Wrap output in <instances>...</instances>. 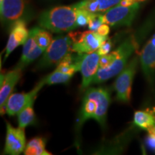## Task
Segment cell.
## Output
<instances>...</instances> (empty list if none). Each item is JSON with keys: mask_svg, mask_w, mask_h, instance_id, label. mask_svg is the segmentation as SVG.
<instances>
[{"mask_svg": "<svg viewBox=\"0 0 155 155\" xmlns=\"http://www.w3.org/2000/svg\"><path fill=\"white\" fill-rule=\"evenodd\" d=\"M73 75L71 73H65L55 70L53 73H50L47 76L44 78L46 85H55V84H66L71 81Z\"/></svg>", "mask_w": 155, "mask_h": 155, "instance_id": "d6986e66", "label": "cell"}, {"mask_svg": "<svg viewBox=\"0 0 155 155\" xmlns=\"http://www.w3.org/2000/svg\"><path fill=\"white\" fill-rule=\"evenodd\" d=\"M136 2L135 0H121V2L119 5L124 6V7H130V6L134 5Z\"/></svg>", "mask_w": 155, "mask_h": 155, "instance_id": "f1b7e54d", "label": "cell"}, {"mask_svg": "<svg viewBox=\"0 0 155 155\" xmlns=\"http://www.w3.org/2000/svg\"><path fill=\"white\" fill-rule=\"evenodd\" d=\"M49 1H50V0H49Z\"/></svg>", "mask_w": 155, "mask_h": 155, "instance_id": "1f68e13d", "label": "cell"}, {"mask_svg": "<svg viewBox=\"0 0 155 155\" xmlns=\"http://www.w3.org/2000/svg\"><path fill=\"white\" fill-rule=\"evenodd\" d=\"M0 12L2 24L11 28L17 20L28 18L30 8L27 0H0Z\"/></svg>", "mask_w": 155, "mask_h": 155, "instance_id": "52a82bcc", "label": "cell"}, {"mask_svg": "<svg viewBox=\"0 0 155 155\" xmlns=\"http://www.w3.org/2000/svg\"><path fill=\"white\" fill-rule=\"evenodd\" d=\"M44 51H45L44 49H42V48L39 47L38 45H37L36 47L34 49L26 56V58H25L24 59L20 60V61H19L18 64H17L15 68L23 70L25 67L28 66V65H30L32 62L35 61L37 58L40 57V56L42 55V53H44Z\"/></svg>", "mask_w": 155, "mask_h": 155, "instance_id": "44dd1931", "label": "cell"}, {"mask_svg": "<svg viewBox=\"0 0 155 155\" xmlns=\"http://www.w3.org/2000/svg\"><path fill=\"white\" fill-rule=\"evenodd\" d=\"M116 58V55L115 51L110 52L109 53L106 55H101L99 61V68H104L109 66L113 62L115 61Z\"/></svg>", "mask_w": 155, "mask_h": 155, "instance_id": "d4e9b609", "label": "cell"}, {"mask_svg": "<svg viewBox=\"0 0 155 155\" xmlns=\"http://www.w3.org/2000/svg\"><path fill=\"white\" fill-rule=\"evenodd\" d=\"M26 137L25 129L15 128L9 123L7 124L5 154L10 155H18L23 152L26 147Z\"/></svg>", "mask_w": 155, "mask_h": 155, "instance_id": "8fae6325", "label": "cell"}, {"mask_svg": "<svg viewBox=\"0 0 155 155\" xmlns=\"http://www.w3.org/2000/svg\"><path fill=\"white\" fill-rule=\"evenodd\" d=\"M45 85H46L45 81L42 78L30 91L12 94L6 104V113L12 116L17 115L26 106L35 101L38 93Z\"/></svg>", "mask_w": 155, "mask_h": 155, "instance_id": "9c48e42d", "label": "cell"}, {"mask_svg": "<svg viewBox=\"0 0 155 155\" xmlns=\"http://www.w3.org/2000/svg\"><path fill=\"white\" fill-rule=\"evenodd\" d=\"M139 63V55L134 56L118 75L117 78L114 82V88L116 93V99L122 103L130 101L131 87Z\"/></svg>", "mask_w": 155, "mask_h": 155, "instance_id": "5b68a950", "label": "cell"}, {"mask_svg": "<svg viewBox=\"0 0 155 155\" xmlns=\"http://www.w3.org/2000/svg\"><path fill=\"white\" fill-rule=\"evenodd\" d=\"M135 1H136V2L139 3V2H144V1H145V0H135Z\"/></svg>", "mask_w": 155, "mask_h": 155, "instance_id": "4dcf8cb0", "label": "cell"}, {"mask_svg": "<svg viewBox=\"0 0 155 155\" xmlns=\"http://www.w3.org/2000/svg\"><path fill=\"white\" fill-rule=\"evenodd\" d=\"M155 24L154 19L146 21L138 30L131 33L114 50L116 58L109 66L98 68L92 83H101L119 75L127 65L129 58L144 42Z\"/></svg>", "mask_w": 155, "mask_h": 155, "instance_id": "6da1fadb", "label": "cell"}, {"mask_svg": "<svg viewBox=\"0 0 155 155\" xmlns=\"http://www.w3.org/2000/svg\"><path fill=\"white\" fill-rule=\"evenodd\" d=\"M101 55L98 51L83 54L80 61V72L82 75V89H86L92 84L95 75L99 68Z\"/></svg>", "mask_w": 155, "mask_h": 155, "instance_id": "7c38bea8", "label": "cell"}, {"mask_svg": "<svg viewBox=\"0 0 155 155\" xmlns=\"http://www.w3.org/2000/svg\"><path fill=\"white\" fill-rule=\"evenodd\" d=\"M111 97L106 89L103 88H89L84 93L82 106L78 114L77 123V132L87 120L93 119L98 122L103 129L106 127L108 107Z\"/></svg>", "mask_w": 155, "mask_h": 155, "instance_id": "7a4b0ae2", "label": "cell"}, {"mask_svg": "<svg viewBox=\"0 0 155 155\" xmlns=\"http://www.w3.org/2000/svg\"><path fill=\"white\" fill-rule=\"evenodd\" d=\"M33 104L34 102H32L17 114L19 127L25 129L28 126L35 124L36 117L33 108Z\"/></svg>", "mask_w": 155, "mask_h": 155, "instance_id": "ac0fdd59", "label": "cell"}, {"mask_svg": "<svg viewBox=\"0 0 155 155\" xmlns=\"http://www.w3.org/2000/svg\"><path fill=\"white\" fill-rule=\"evenodd\" d=\"M104 19H103L102 13H93L90 22L88 25L89 30L96 32L101 25L104 24Z\"/></svg>", "mask_w": 155, "mask_h": 155, "instance_id": "cb8c5ba5", "label": "cell"}, {"mask_svg": "<svg viewBox=\"0 0 155 155\" xmlns=\"http://www.w3.org/2000/svg\"><path fill=\"white\" fill-rule=\"evenodd\" d=\"M72 39L71 52L74 53H90L98 50L103 42L108 40V37L101 35L94 31H85L83 32H70Z\"/></svg>", "mask_w": 155, "mask_h": 155, "instance_id": "8992f818", "label": "cell"}, {"mask_svg": "<svg viewBox=\"0 0 155 155\" xmlns=\"http://www.w3.org/2000/svg\"><path fill=\"white\" fill-rule=\"evenodd\" d=\"M121 0H82L74 4L76 8L84 9L92 13H103L118 5Z\"/></svg>", "mask_w": 155, "mask_h": 155, "instance_id": "9a60e30c", "label": "cell"}, {"mask_svg": "<svg viewBox=\"0 0 155 155\" xmlns=\"http://www.w3.org/2000/svg\"><path fill=\"white\" fill-rule=\"evenodd\" d=\"M92 15V12L86 9L76 8V25L78 28L87 26L91 19Z\"/></svg>", "mask_w": 155, "mask_h": 155, "instance_id": "603a6c76", "label": "cell"}, {"mask_svg": "<svg viewBox=\"0 0 155 155\" xmlns=\"http://www.w3.org/2000/svg\"><path fill=\"white\" fill-rule=\"evenodd\" d=\"M98 34H100L101 35L104 36V37H108V35L110 32V28L109 25L104 23V24L101 25L99 28L98 29V30L96 31Z\"/></svg>", "mask_w": 155, "mask_h": 155, "instance_id": "4316f807", "label": "cell"}, {"mask_svg": "<svg viewBox=\"0 0 155 155\" xmlns=\"http://www.w3.org/2000/svg\"><path fill=\"white\" fill-rule=\"evenodd\" d=\"M112 46H113V43H112L111 40L108 39L105 42H103V44L100 46V48H98L97 51H98V53H99L101 56L106 55V54L110 53Z\"/></svg>", "mask_w": 155, "mask_h": 155, "instance_id": "484cf974", "label": "cell"}, {"mask_svg": "<svg viewBox=\"0 0 155 155\" xmlns=\"http://www.w3.org/2000/svg\"><path fill=\"white\" fill-rule=\"evenodd\" d=\"M8 41L5 48V55L4 61H6L12 52L15 49L21 45H24L28 38L29 32L27 28L26 20L25 19H19L15 22L10 28Z\"/></svg>", "mask_w": 155, "mask_h": 155, "instance_id": "5bb4252c", "label": "cell"}, {"mask_svg": "<svg viewBox=\"0 0 155 155\" xmlns=\"http://www.w3.org/2000/svg\"><path fill=\"white\" fill-rule=\"evenodd\" d=\"M133 124L139 129L148 131L155 124V114L153 108L135 111Z\"/></svg>", "mask_w": 155, "mask_h": 155, "instance_id": "2e32d148", "label": "cell"}, {"mask_svg": "<svg viewBox=\"0 0 155 155\" xmlns=\"http://www.w3.org/2000/svg\"><path fill=\"white\" fill-rule=\"evenodd\" d=\"M153 109H154V111L155 114V107H153ZM147 132L150 133V134H153L155 135V124L153 125V127L152 128H150V129L147 131Z\"/></svg>", "mask_w": 155, "mask_h": 155, "instance_id": "f546056e", "label": "cell"}, {"mask_svg": "<svg viewBox=\"0 0 155 155\" xmlns=\"http://www.w3.org/2000/svg\"><path fill=\"white\" fill-rule=\"evenodd\" d=\"M139 4L135 3L130 7L116 5L103 12L104 22L114 28L130 26L139 9Z\"/></svg>", "mask_w": 155, "mask_h": 155, "instance_id": "ba28073f", "label": "cell"}, {"mask_svg": "<svg viewBox=\"0 0 155 155\" xmlns=\"http://www.w3.org/2000/svg\"><path fill=\"white\" fill-rule=\"evenodd\" d=\"M46 140L43 137H37L27 144L24 154L25 155H51L45 149Z\"/></svg>", "mask_w": 155, "mask_h": 155, "instance_id": "e0dca14e", "label": "cell"}, {"mask_svg": "<svg viewBox=\"0 0 155 155\" xmlns=\"http://www.w3.org/2000/svg\"><path fill=\"white\" fill-rule=\"evenodd\" d=\"M140 64L143 74L152 90L155 86V32L141 50Z\"/></svg>", "mask_w": 155, "mask_h": 155, "instance_id": "30bf717a", "label": "cell"}, {"mask_svg": "<svg viewBox=\"0 0 155 155\" xmlns=\"http://www.w3.org/2000/svg\"><path fill=\"white\" fill-rule=\"evenodd\" d=\"M38 24L41 28L55 33L72 31L78 28L76 7L73 5L47 9L40 15Z\"/></svg>", "mask_w": 155, "mask_h": 155, "instance_id": "3957f363", "label": "cell"}, {"mask_svg": "<svg viewBox=\"0 0 155 155\" xmlns=\"http://www.w3.org/2000/svg\"><path fill=\"white\" fill-rule=\"evenodd\" d=\"M35 28L30 30V32H29L28 38L27 39L26 42H25V44L23 45L22 53L20 60H22L25 58H26V56L36 47L37 43L35 42Z\"/></svg>", "mask_w": 155, "mask_h": 155, "instance_id": "7402d4cb", "label": "cell"}, {"mask_svg": "<svg viewBox=\"0 0 155 155\" xmlns=\"http://www.w3.org/2000/svg\"><path fill=\"white\" fill-rule=\"evenodd\" d=\"M35 39L37 45L45 50L53 41V39L52 35L50 33V32H48V30H45L41 27L35 28Z\"/></svg>", "mask_w": 155, "mask_h": 155, "instance_id": "ffe728a7", "label": "cell"}, {"mask_svg": "<svg viewBox=\"0 0 155 155\" xmlns=\"http://www.w3.org/2000/svg\"><path fill=\"white\" fill-rule=\"evenodd\" d=\"M72 43V39L69 34L56 37L44 51L43 55L37 63L35 68L42 70L58 65L68 54L71 53Z\"/></svg>", "mask_w": 155, "mask_h": 155, "instance_id": "277c9868", "label": "cell"}, {"mask_svg": "<svg viewBox=\"0 0 155 155\" xmlns=\"http://www.w3.org/2000/svg\"><path fill=\"white\" fill-rule=\"evenodd\" d=\"M147 144L151 150L155 152V135L153 134L148 133L147 137Z\"/></svg>", "mask_w": 155, "mask_h": 155, "instance_id": "83f0119b", "label": "cell"}, {"mask_svg": "<svg viewBox=\"0 0 155 155\" xmlns=\"http://www.w3.org/2000/svg\"><path fill=\"white\" fill-rule=\"evenodd\" d=\"M22 70L15 68L12 71H9L6 74H1L0 84V111L1 115L6 112V104L9 96L12 94L17 83L22 76Z\"/></svg>", "mask_w": 155, "mask_h": 155, "instance_id": "4fadbf2b", "label": "cell"}]
</instances>
